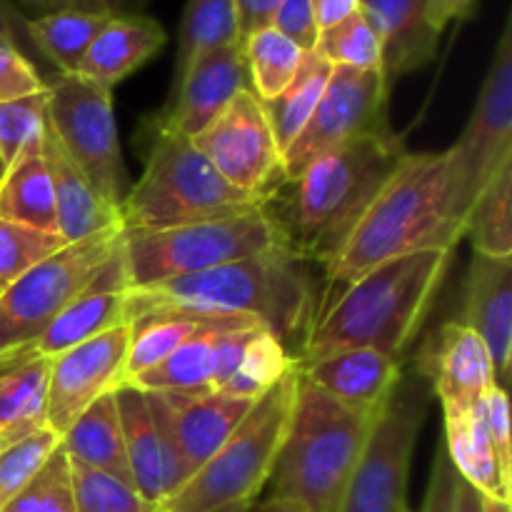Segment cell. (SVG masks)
Instances as JSON below:
<instances>
[{"label": "cell", "instance_id": "cell-1", "mask_svg": "<svg viewBox=\"0 0 512 512\" xmlns=\"http://www.w3.org/2000/svg\"><path fill=\"white\" fill-rule=\"evenodd\" d=\"M160 313L255 320L290 353L295 340L303 348L318 315V300L308 260L290 248H275L203 273L128 290V323Z\"/></svg>", "mask_w": 512, "mask_h": 512}, {"label": "cell", "instance_id": "cell-2", "mask_svg": "<svg viewBox=\"0 0 512 512\" xmlns=\"http://www.w3.org/2000/svg\"><path fill=\"white\" fill-rule=\"evenodd\" d=\"M408 155L393 128L318 155L268 198L285 243L308 263H328Z\"/></svg>", "mask_w": 512, "mask_h": 512}, {"label": "cell", "instance_id": "cell-3", "mask_svg": "<svg viewBox=\"0 0 512 512\" xmlns=\"http://www.w3.org/2000/svg\"><path fill=\"white\" fill-rule=\"evenodd\" d=\"M465 238L455 213L453 165L445 153H408L358 220L338 253L325 263L330 290L403 255L453 248Z\"/></svg>", "mask_w": 512, "mask_h": 512}, {"label": "cell", "instance_id": "cell-4", "mask_svg": "<svg viewBox=\"0 0 512 512\" xmlns=\"http://www.w3.org/2000/svg\"><path fill=\"white\" fill-rule=\"evenodd\" d=\"M453 253L430 248L403 255L345 285L335 303L318 310L295 365L350 348L378 350L400 363L433 308Z\"/></svg>", "mask_w": 512, "mask_h": 512}, {"label": "cell", "instance_id": "cell-5", "mask_svg": "<svg viewBox=\"0 0 512 512\" xmlns=\"http://www.w3.org/2000/svg\"><path fill=\"white\" fill-rule=\"evenodd\" d=\"M378 415L348 408L298 375L268 500L298 512H338Z\"/></svg>", "mask_w": 512, "mask_h": 512}, {"label": "cell", "instance_id": "cell-6", "mask_svg": "<svg viewBox=\"0 0 512 512\" xmlns=\"http://www.w3.org/2000/svg\"><path fill=\"white\" fill-rule=\"evenodd\" d=\"M265 203L230 185L188 138L155 133L143 175L120 200V220L125 230H158L248 213Z\"/></svg>", "mask_w": 512, "mask_h": 512}, {"label": "cell", "instance_id": "cell-7", "mask_svg": "<svg viewBox=\"0 0 512 512\" xmlns=\"http://www.w3.org/2000/svg\"><path fill=\"white\" fill-rule=\"evenodd\" d=\"M298 370H290L228 435L208 463L200 465L155 512H218L240 503H255L268 485L293 413Z\"/></svg>", "mask_w": 512, "mask_h": 512}, {"label": "cell", "instance_id": "cell-8", "mask_svg": "<svg viewBox=\"0 0 512 512\" xmlns=\"http://www.w3.org/2000/svg\"><path fill=\"white\" fill-rule=\"evenodd\" d=\"M288 248L268 210L158 230H123V268L130 288L165 283L218 265Z\"/></svg>", "mask_w": 512, "mask_h": 512}, {"label": "cell", "instance_id": "cell-9", "mask_svg": "<svg viewBox=\"0 0 512 512\" xmlns=\"http://www.w3.org/2000/svg\"><path fill=\"white\" fill-rule=\"evenodd\" d=\"M110 93L78 73L53 75L45 88V133L88 183L120 208L130 185Z\"/></svg>", "mask_w": 512, "mask_h": 512}, {"label": "cell", "instance_id": "cell-10", "mask_svg": "<svg viewBox=\"0 0 512 512\" xmlns=\"http://www.w3.org/2000/svg\"><path fill=\"white\" fill-rule=\"evenodd\" d=\"M123 230L113 228L63 245L0 290V355L25 350L38 340L65 305L118 253Z\"/></svg>", "mask_w": 512, "mask_h": 512}, {"label": "cell", "instance_id": "cell-11", "mask_svg": "<svg viewBox=\"0 0 512 512\" xmlns=\"http://www.w3.org/2000/svg\"><path fill=\"white\" fill-rule=\"evenodd\" d=\"M428 380L403 378L378 415L338 512H408L413 450L428 413Z\"/></svg>", "mask_w": 512, "mask_h": 512}, {"label": "cell", "instance_id": "cell-12", "mask_svg": "<svg viewBox=\"0 0 512 512\" xmlns=\"http://www.w3.org/2000/svg\"><path fill=\"white\" fill-rule=\"evenodd\" d=\"M455 183V213L468 223L480 190L512 160V13L505 18L473 115L448 150Z\"/></svg>", "mask_w": 512, "mask_h": 512}, {"label": "cell", "instance_id": "cell-13", "mask_svg": "<svg viewBox=\"0 0 512 512\" xmlns=\"http://www.w3.org/2000/svg\"><path fill=\"white\" fill-rule=\"evenodd\" d=\"M388 90L383 70L335 65L308 125L283 153V178L293 180L318 155L390 130L385 118Z\"/></svg>", "mask_w": 512, "mask_h": 512}, {"label": "cell", "instance_id": "cell-14", "mask_svg": "<svg viewBox=\"0 0 512 512\" xmlns=\"http://www.w3.org/2000/svg\"><path fill=\"white\" fill-rule=\"evenodd\" d=\"M190 143L235 188L268 200L283 178V155L273 138L263 103L243 90L233 103Z\"/></svg>", "mask_w": 512, "mask_h": 512}, {"label": "cell", "instance_id": "cell-15", "mask_svg": "<svg viewBox=\"0 0 512 512\" xmlns=\"http://www.w3.org/2000/svg\"><path fill=\"white\" fill-rule=\"evenodd\" d=\"M130 338V323H120L50 358L45 425L53 433L63 435L95 400L123 385Z\"/></svg>", "mask_w": 512, "mask_h": 512}, {"label": "cell", "instance_id": "cell-16", "mask_svg": "<svg viewBox=\"0 0 512 512\" xmlns=\"http://www.w3.org/2000/svg\"><path fill=\"white\" fill-rule=\"evenodd\" d=\"M150 410L178 450L188 478L213 458L238 428L253 400L228 398L208 390H143Z\"/></svg>", "mask_w": 512, "mask_h": 512}, {"label": "cell", "instance_id": "cell-17", "mask_svg": "<svg viewBox=\"0 0 512 512\" xmlns=\"http://www.w3.org/2000/svg\"><path fill=\"white\" fill-rule=\"evenodd\" d=\"M243 90H250V83L240 43L208 50L175 80L173 100L155 115L153 133L193 140Z\"/></svg>", "mask_w": 512, "mask_h": 512}, {"label": "cell", "instance_id": "cell-18", "mask_svg": "<svg viewBox=\"0 0 512 512\" xmlns=\"http://www.w3.org/2000/svg\"><path fill=\"white\" fill-rule=\"evenodd\" d=\"M115 403H118L133 488L145 503L158 508L188 480V470L175 445L170 443L165 428L150 410L143 390L133 385H120L115 390Z\"/></svg>", "mask_w": 512, "mask_h": 512}, {"label": "cell", "instance_id": "cell-19", "mask_svg": "<svg viewBox=\"0 0 512 512\" xmlns=\"http://www.w3.org/2000/svg\"><path fill=\"white\" fill-rule=\"evenodd\" d=\"M418 375L428 380L443 410H478L495 388L483 340L463 323H445L423 348Z\"/></svg>", "mask_w": 512, "mask_h": 512}, {"label": "cell", "instance_id": "cell-20", "mask_svg": "<svg viewBox=\"0 0 512 512\" xmlns=\"http://www.w3.org/2000/svg\"><path fill=\"white\" fill-rule=\"evenodd\" d=\"M128 290L123 253L118 250L95 273V278L65 305L63 313L38 335V340L30 343L33 355L50 360L115 325L128 323Z\"/></svg>", "mask_w": 512, "mask_h": 512}, {"label": "cell", "instance_id": "cell-21", "mask_svg": "<svg viewBox=\"0 0 512 512\" xmlns=\"http://www.w3.org/2000/svg\"><path fill=\"white\" fill-rule=\"evenodd\" d=\"M463 325H468L490 355L498 388L508 390L512 363V260L473 253L463 295Z\"/></svg>", "mask_w": 512, "mask_h": 512}, {"label": "cell", "instance_id": "cell-22", "mask_svg": "<svg viewBox=\"0 0 512 512\" xmlns=\"http://www.w3.org/2000/svg\"><path fill=\"white\" fill-rule=\"evenodd\" d=\"M300 378L313 383L348 408L378 415L403 380L398 360L370 348L330 353L313 363L295 365Z\"/></svg>", "mask_w": 512, "mask_h": 512}, {"label": "cell", "instance_id": "cell-23", "mask_svg": "<svg viewBox=\"0 0 512 512\" xmlns=\"http://www.w3.org/2000/svg\"><path fill=\"white\" fill-rule=\"evenodd\" d=\"M380 40L385 78L415 73L435 58L440 33L428 20L425 0H358Z\"/></svg>", "mask_w": 512, "mask_h": 512}, {"label": "cell", "instance_id": "cell-24", "mask_svg": "<svg viewBox=\"0 0 512 512\" xmlns=\"http://www.w3.org/2000/svg\"><path fill=\"white\" fill-rule=\"evenodd\" d=\"M168 43V33L155 18L143 13L113 15L80 63L78 75L93 80L100 88L113 90L130 73L143 68Z\"/></svg>", "mask_w": 512, "mask_h": 512}, {"label": "cell", "instance_id": "cell-25", "mask_svg": "<svg viewBox=\"0 0 512 512\" xmlns=\"http://www.w3.org/2000/svg\"><path fill=\"white\" fill-rule=\"evenodd\" d=\"M43 158L48 163L50 180L55 193V213H58V235L63 243H80L105 230L123 228L118 205L108 203L83 173L73 165V160L53 143L45 133Z\"/></svg>", "mask_w": 512, "mask_h": 512}, {"label": "cell", "instance_id": "cell-26", "mask_svg": "<svg viewBox=\"0 0 512 512\" xmlns=\"http://www.w3.org/2000/svg\"><path fill=\"white\" fill-rule=\"evenodd\" d=\"M445 450L460 478L483 498L512 503V470L500 463L478 410H443Z\"/></svg>", "mask_w": 512, "mask_h": 512}, {"label": "cell", "instance_id": "cell-27", "mask_svg": "<svg viewBox=\"0 0 512 512\" xmlns=\"http://www.w3.org/2000/svg\"><path fill=\"white\" fill-rule=\"evenodd\" d=\"M60 448L65 450L73 463L85 465L98 473L113 475L123 483L133 485L125 458L123 428H120L118 403L113 393L95 400L63 435H60Z\"/></svg>", "mask_w": 512, "mask_h": 512}, {"label": "cell", "instance_id": "cell-28", "mask_svg": "<svg viewBox=\"0 0 512 512\" xmlns=\"http://www.w3.org/2000/svg\"><path fill=\"white\" fill-rule=\"evenodd\" d=\"M50 360L30 355L0 373V450L30 438L45 425Z\"/></svg>", "mask_w": 512, "mask_h": 512}, {"label": "cell", "instance_id": "cell-29", "mask_svg": "<svg viewBox=\"0 0 512 512\" xmlns=\"http://www.w3.org/2000/svg\"><path fill=\"white\" fill-rule=\"evenodd\" d=\"M255 323L245 318H223L205 325L203 330L185 340L170 358H165L158 368L138 375L128 385L138 390H208L218 370L220 338L225 330L238 325Z\"/></svg>", "mask_w": 512, "mask_h": 512}, {"label": "cell", "instance_id": "cell-30", "mask_svg": "<svg viewBox=\"0 0 512 512\" xmlns=\"http://www.w3.org/2000/svg\"><path fill=\"white\" fill-rule=\"evenodd\" d=\"M113 15L88 10H60V13L28 18V38L43 63L55 75L78 73L85 53Z\"/></svg>", "mask_w": 512, "mask_h": 512}, {"label": "cell", "instance_id": "cell-31", "mask_svg": "<svg viewBox=\"0 0 512 512\" xmlns=\"http://www.w3.org/2000/svg\"><path fill=\"white\" fill-rule=\"evenodd\" d=\"M0 218L58 235V213L43 153L18 160L0 180Z\"/></svg>", "mask_w": 512, "mask_h": 512}, {"label": "cell", "instance_id": "cell-32", "mask_svg": "<svg viewBox=\"0 0 512 512\" xmlns=\"http://www.w3.org/2000/svg\"><path fill=\"white\" fill-rule=\"evenodd\" d=\"M330 70H333V65L325 63L318 53L310 50L303 55V63H300L298 73L290 80L288 88L278 98L263 103V113L268 118L270 130H273L280 155L293 145V140L308 125L310 115H313L315 105H318L320 95L328 85Z\"/></svg>", "mask_w": 512, "mask_h": 512}, {"label": "cell", "instance_id": "cell-33", "mask_svg": "<svg viewBox=\"0 0 512 512\" xmlns=\"http://www.w3.org/2000/svg\"><path fill=\"white\" fill-rule=\"evenodd\" d=\"M223 318H208V315H183V313H160L148 315L130 323L133 338L128 345V358L123 368V385L135 380L138 375L158 368L165 358L175 353L188 338H193L205 325Z\"/></svg>", "mask_w": 512, "mask_h": 512}, {"label": "cell", "instance_id": "cell-34", "mask_svg": "<svg viewBox=\"0 0 512 512\" xmlns=\"http://www.w3.org/2000/svg\"><path fill=\"white\" fill-rule=\"evenodd\" d=\"M475 255L512 260V160L488 180L465 223Z\"/></svg>", "mask_w": 512, "mask_h": 512}, {"label": "cell", "instance_id": "cell-35", "mask_svg": "<svg viewBox=\"0 0 512 512\" xmlns=\"http://www.w3.org/2000/svg\"><path fill=\"white\" fill-rule=\"evenodd\" d=\"M240 50H243L250 90L260 103L278 98L288 88L305 55L293 40H288L275 28H263L245 38Z\"/></svg>", "mask_w": 512, "mask_h": 512}, {"label": "cell", "instance_id": "cell-36", "mask_svg": "<svg viewBox=\"0 0 512 512\" xmlns=\"http://www.w3.org/2000/svg\"><path fill=\"white\" fill-rule=\"evenodd\" d=\"M238 43L235 0H188L180 20L175 80L208 50Z\"/></svg>", "mask_w": 512, "mask_h": 512}, {"label": "cell", "instance_id": "cell-37", "mask_svg": "<svg viewBox=\"0 0 512 512\" xmlns=\"http://www.w3.org/2000/svg\"><path fill=\"white\" fill-rule=\"evenodd\" d=\"M295 368V358L285 350V345L268 330H258L245 345L243 358L238 368L230 375L228 383L215 393L228 395V398L258 400L260 395L268 393L280 378Z\"/></svg>", "mask_w": 512, "mask_h": 512}, {"label": "cell", "instance_id": "cell-38", "mask_svg": "<svg viewBox=\"0 0 512 512\" xmlns=\"http://www.w3.org/2000/svg\"><path fill=\"white\" fill-rule=\"evenodd\" d=\"M45 93L0 103V180L18 160L43 153Z\"/></svg>", "mask_w": 512, "mask_h": 512}, {"label": "cell", "instance_id": "cell-39", "mask_svg": "<svg viewBox=\"0 0 512 512\" xmlns=\"http://www.w3.org/2000/svg\"><path fill=\"white\" fill-rule=\"evenodd\" d=\"M313 53H318L333 68L343 65L355 70H383L378 33L360 8L333 28L320 30Z\"/></svg>", "mask_w": 512, "mask_h": 512}, {"label": "cell", "instance_id": "cell-40", "mask_svg": "<svg viewBox=\"0 0 512 512\" xmlns=\"http://www.w3.org/2000/svg\"><path fill=\"white\" fill-rule=\"evenodd\" d=\"M0 512H78L73 473L65 450H55L43 470Z\"/></svg>", "mask_w": 512, "mask_h": 512}, {"label": "cell", "instance_id": "cell-41", "mask_svg": "<svg viewBox=\"0 0 512 512\" xmlns=\"http://www.w3.org/2000/svg\"><path fill=\"white\" fill-rule=\"evenodd\" d=\"M70 473H73L78 512H155V505L145 503L133 485L113 475L98 473L73 460H70Z\"/></svg>", "mask_w": 512, "mask_h": 512}, {"label": "cell", "instance_id": "cell-42", "mask_svg": "<svg viewBox=\"0 0 512 512\" xmlns=\"http://www.w3.org/2000/svg\"><path fill=\"white\" fill-rule=\"evenodd\" d=\"M60 448V435L50 428L0 450V510L43 470L50 455Z\"/></svg>", "mask_w": 512, "mask_h": 512}, {"label": "cell", "instance_id": "cell-43", "mask_svg": "<svg viewBox=\"0 0 512 512\" xmlns=\"http://www.w3.org/2000/svg\"><path fill=\"white\" fill-rule=\"evenodd\" d=\"M63 245L60 235L40 233L28 225L0 218V285L5 288L8 283H13L40 260L58 253Z\"/></svg>", "mask_w": 512, "mask_h": 512}, {"label": "cell", "instance_id": "cell-44", "mask_svg": "<svg viewBox=\"0 0 512 512\" xmlns=\"http://www.w3.org/2000/svg\"><path fill=\"white\" fill-rule=\"evenodd\" d=\"M48 88V80L40 75V68L20 50L0 43V103L40 95Z\"/></svg>", "mask_w": 512, "mask_h": 512}, {"label": "cell", "instance_id": "cell-45", "mask_svg": "<svg viewBox=\"0 0 512 512\" xmlns=\"http://www.w3.org/2000/svg\"><path fill=\"white\" fill-rule=\"evenodd\" d=\"M460 483H463V478L458 475L448 450H445V443L440 440L438 450H435L428 493H425V503L420 512H458Z\"/></svg>", "mask_w": 512, "mask_h": 512}, {"label": "cell", "instance_id": "cell-46", "mask_svg": "<svg viewBox=\"0 0 512 512\" xmlns=\"http://www.w3.org/2000/svg\"><path fill=\"white\" fill-rule=\"evenodd\" d=\"M480 415H483L485 433H488L490 443H493L495 453H498L500 463L512 470V440H510V400L508 390L495 385L488 393V398L480 405Z\"/></svg>", "mask_w": 512, "mask_h": 512}, {"label": "cell", "instance_id": "cell-47", "mask_svg": "<svg viewBox=\"0 0 512 512\" xmlns=\"http://www.w3.org/2000/svg\"><path fill=\"white\" fill-rule=\"evenodd\" d=\"M270 28H275L285 38L293 40L303 53H310L315 48L320 35L313 8H310V0H283Z\"/></svg>", "mask_w": 512, "mask_h": 512}, {"label": "cell", "instance_id": "cell-48", "mask_svg": "<svg viewBox=\"0 0 512 512\" xmlns=\"http://www.w3.org/2000/svg\"><path fill=\"white\" fill-rule=\"evenodd\" d=\"M0 43L20 50V53H23L25 58L33 60V63L40 60L28 38V15H25L13 0H0Z\"/></svg>", "mask_w": 512, "mask_h": 512}, {"label": "cell", "instance_id": "cell-49", "mask_svg": "<svg viewBox=\"0 0 512 512\" xmlns=\"http://www.w3.org/2000/svg\"><path fill=\"white\" fill-rule=\"evenodd\" d=\"M283 0H235V18H238V43L250 38L258 30L270 28L275 13Z\"/></svg>", "mask_w": 512, "mask_h": 512}, {"label": "cell", "instance_id": "cell-50", "mask_svg": "<svg viewBox=\"0 0 512 512\" xmlns=\"http://www.w3.org/2000/svg\"><path fill=\"white\" fill-rule=\"evenodd\" d=\"M428 20L438 33H443L453 20H465L475 8V0H425Z\"/></svg>", "mask_w": 512, "mask_h": 512}, {"label": "cell", "instance_id": "cell-51", "mask_svg": "<svg viewBox=\"0 0 512 512\" xmlns=\"http://www.w3.org/2000/svg\"><path fill=\"white\" fill-rule=\"evenodd\" d=\"M20 10H33L35 18L48 13H60V10H88V13H105L100 0H13ZM110 15V13H108Z\"/></svg>", "mask_w": 512, "mask_h": 512}, {"label": "cell", "instance_id": "cell-52", "mask_svg": "<svg viewBox=\"0 0 512 512\" xmlns=\"http://www.w3.org/2000/svg\"><path fill=\"white\" fill-rule=\"evenodd\" d=\"M318 30H328L360 8L358 0H310Z\"/></svg>", "mask_w": 512, "mask_h": 512}, {"label": "cell", "instance_id": "cell-53", "mask_svg": "<svg viewBox=\"0 0 512 512\" xmlns=\"http://www.w3.org/2000/svg\"><path fill=\"white\" fill-rule=\"evenodd\" d=\"M458 512H483V495H480L475 488H470L465 480L460 483Z\"/></svg>", "mask_w": 512, "mask_h": 512}, {"label": "cell", "instance_id": "cell-54", "mask_svg": "<svg viewBox=\"0 0 512 512\" xmlns=\"http://www.w3.org/2000/svg\"><path fill=\"white\" fill-rule=\"evenodd\" d=\"M100 3L110 15H135L145 8L148 0H100Z\"/></svg>", "mask_w": 512, "mask_h": 512}, {"label": "cell", "instance_id": "cell-55", "mask_svg": "<svg viewBox=\"0 0 512 512\" xmlns=\"http://www.w3.org/2000/svg\"><path fill=\"white\" fill-rule=\"evenodd\" d=\"M30 355H33V350H30V348H25V350H15V353H5V355H0V373H5V370H8V368H13V365H18L20 360L30 358Z\"/></svg>", "mask_w": 512, "mask_h": 512}, {"label": "cell", "instance_id": "cell-56", "mask_svg": "<svg viewBox=\"0 0 512 512\" xmlns=\"http://www.w3.org/2000/svg\"><path fill=\"white\" fill-rule=\"evenodd\" d=\"M248 512H298V510L288 508V505L273 503V500H263V503H253V505H250Z\"/></svg>", "mask_w": 512, "mask_h": 512}, {"label": "cell", "instance_id": "cell-57", "mask_svg": "<svg viewBox=\"0 0 512 512\" xmlns=\"http://www.w3.org/2000/svg\"><path fill=\"white\" fill-rule=\"evenodd\" d=\"M483 512H512V505L505 503V500L483 498Z\"/></svg>", "mask_w": 512, "mask_h": 512}, {"label": "cell", "instance_id": "cell-58", "mask_svg": "<svg viewBox=\"0 0 512 512\" xmlns=\"http://www.w3.org/2000/svg\"><path fill=\"white\" fill-rule=\"evenodd\" d=\"M250 505H253V503H240V505H230V508H225V510H218V512H248V510H250Z\"/></svg>", "mask_w": 512, "mask_h": 512}, {"label": "cell", "instance_id": "cell-59", "mask_svg": "<svg viewBox=\"0 0 512 512\" xmlns=\"http://www.w3.org/2000/svg\"><path fill=\"white\" fill-rule=\"evenodd\" d=\"M0 290H3V285H0Z\"/></svg>", "mask_w": 512, "mask_h": 512}, {"label": "cell", "instance_id": "cell-60", "mask_svg": "<svg viewBox=\"0 0 512 512\" xmlns=\"http://www.w3.org/2000/svg\"><path fill=\"white\" fill-rule=\"evenodd\" d=\"M408 512H410V510H408Z\"/></svg>", "mask_w": 512, "mask_h": 512}]
</instances>
